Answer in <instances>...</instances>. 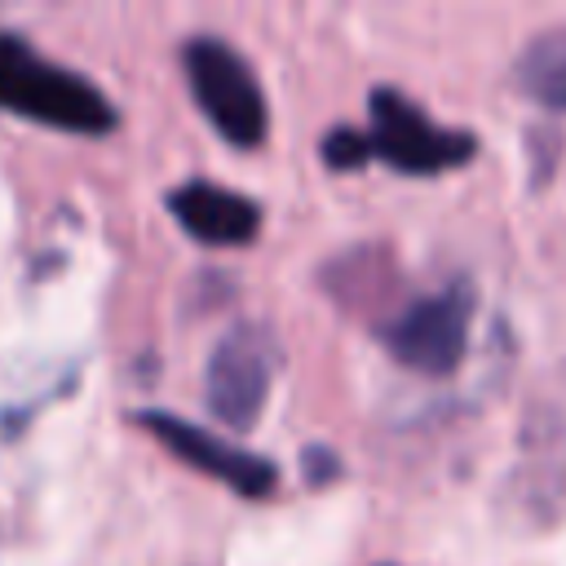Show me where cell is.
I'll return each mask as SVG.
<instances>
[{"mask_svg":"<svg viewBox=\"0 0 566 566\" xmlns=\"http://www.w3.org/2000/svg\"><path fill=\"white\" fill-rule=\"evenodd\" d=\"M478 133L438 124L420 102H411L394 84H376L367 93V128L336 124L318 142V159L332 172H358L367 164H389L407 177H438L473 164Z\"/></svg>","mask_w":566,"mask_h":566,"instance_id":"cell-1","label":"cell"},{"mask_svg":"<svg viewBox=\"0 0 566 566\" xmlns=\"http://www.w3.org/2000/svg\"><path fill=\"white\" fill-rule=\"evenodd\" d=\"M0 111L84 137H102L119 124L111 97L93 80L40 57L13 31H0Z\"/></svg>","mask_w":566,"mask_h":566,"instance_id":"cell-2","label":"cell"},{"mask_svg":"<svg viewBox=\"0 0 566 566\" xmlns=\"http://www.w3.org/2000/svg\"><path fill=\"white\" fill-rule=\"evenodd\" d=\"M181 71L199 115L234 150H256L270 137V102L252 62L221 35H195L181 44Z\"/></svg>","mask_w":566,"mask_h":566,"instance_id":"cell-3","label":"cell"},{"mask_svg":"<svg viewBox=\"0 0 566 566\" xmlns=\"http://www.w3.org/2000/svg\"><path fill=\"white\" fill-rule=\"evenodd\" d=\"M473 310H478L473 283L451 279L438 292H420L402 310H394L376 327V336L398 367L416 376H451L469 349Z\"/></svg>","mask_w":566,"mask_h":566,"instance_id":"cell-4","label":"cell"},{"mask_svg":"<svg viewBox=\"0 0 566 566\" xmlns=\"http://www.w3.org/2000/svg\"><path fill=\"white\" fill-rule=\"evenodd\" d=\"M279 340L261 323H234L208 354L203 367V402L226 429H252L270 402V385L279 371Z\"/></svg>","mask_w":566,"mask_h":566,"instance_id":"cell-5","label":"cell"},{"mask_svg":"<svg viewBox=\"0 0 566 566\" xmlns=\"http://www.w3.org/2000/svg\"><path fill=\"white\" fill-rule=\"evenodd\" d=\"M137 424L155 442H164L181 464H190L203 478H217L221 486H230L243 500H265L279 486V469L265 455H256V451H248V447H239V442H230L203 424H190L172 411H137Z\"/></svg>","mask_w":566,"mask_h":566,"instance_id":"cell-6","label":"cell"},{"mask_svg":"<svg viewBox=\"0 0 566 566\" xmlns=\"http://www.w3.org/2000/svg\"><path fill=\"white\" fill-rule=\"evenodd\" d=\"M168 212L208 248H248L261 234V203L217 181H186L168 190Z\"/></svg>","mask_w":566,"mask_h":566,"instance_id":"cell-7","label":"cell"},{"mask_svg":"<svg viewBox=\"0 0 566 566\" xmlns=\"http://www.w3.org/2000/svg\"><path fill=\"white\" fill-rule=\"evenodd\" d=\"M513 84L535 106L566 115V27H548L531 35L513 57Z\"/></svg>","mask_w":566,"mask_h":566,"instance_id":"cell-8","label":"cell"},{"mask_svg":"<svg viewBox=\"0 0 566 566\" xmlns=\"http://www.w3.org/2000/svg\"><path fill=\"white\" fill-rule=\"evenodd\" d=\"M301 469H305V482H310V486H314V482L323 486V482L340 478V460H336V451H327V447H305Z\"/></svg>","mask_w":566,"mask_h":566,"instance_id":"cell-9","label":"cell"}]
</instances>
